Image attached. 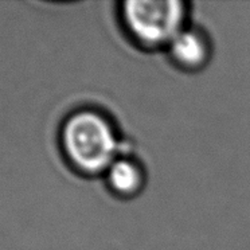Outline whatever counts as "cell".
<instances>
[{"label": "cell", "instance_id": "obj_1", "mask_svg": "<svg viewBox=\"0 0 250 250\" xmlns=\"http://www.w3.org/2000/svg\"><path fill=\"white\" fill-rule=\"evenodd\" d=\"M61 147L67 162L83 175L105 174L123 155L112 121L93 109L76 110L63 121Z\"/></svg>", "mask_w": 250, "mask_h": 250}, {"label": "cell", "instance_id": "obj_2", "mask_svg": "<svg viewBox=\"0 0 250 250\" xmlns=\"http://www.w3.org/2000/svg\"><path fill=\"white\" fill-rule=\"evenodd\" d=\"M187 3L179 0H129L121 8L126 33L148 49L167 47L187 27Z\"/></svg>", "mask_w": 250, "mask_h": 250}, {"label": "cell", "instance_id": "obj_3", "mask_svg": "<svg viewBox=\"0 0 250 250\" xmlns=\"http://www.w3.org/2000/svg\"><path fill=\"white\" fill-rule=\"evenodd\" d=\"M175 65L185 70H199L207 65L211 55V46L201 30L185 27L167 46Z\"/></svg>", "mask_w": 250, "mask_h": 250}, {"label": "cell", "instance_id": "obj_4", "mask_svg": "<svg viewBox=\"0 0 250 250\" xmlns=\"http://www.w3.org/2000/svg\"><path fill=\"white\" fill-rule=\"evenodd\" d=\"M104 175L109 190L121 198L136 196L146 185V174L142 164L125 155L116 159Z\"/></svg>", "mask_w": 250, "mask_h": 250}]
</instances>
